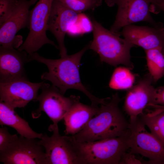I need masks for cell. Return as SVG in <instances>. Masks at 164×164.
I'll return each mask as SVG.
<instances>
[{"label": "cell", "instance_id": "obj_1", "mask_svg": "<svg viewBox=\"0 0 164 164\" xmlns=\"http://www.w3.org/2000/svg\"><path fill=\"white\" fill-rule=\"evenodd\" d=\"M89 44L78 52L61 57L58 59L46 58L36 52L28 55V61L35 60L45 64L48 71L41 75L42 80L50 81L64 95L70 89L78 90L84 94L90 100L91 105L98 107L105 103L107 98H100L92 94L82 84L80 79L79 68L81 59L89 49Z\"/></svg>", "mask_w": 164, "mask_h": 164}, {"label": "cell", "instance_id": "obj_2", "mask_svg": "<svg viewBox=\"0 0 164 164\" xmlns=\"http://www.w3.org/2000/svg\"><path fill=\"white\" fill-rule=\"evenodd\" d=\"M121 100L117 93L113 95L109 101L100 104L97 114L82 130L71 136L77 142H86L117 137L126 133L129 123L119 108Z\"/></svg>", "mask_w": 164, "mask_h": 164}, {"label": "cell", "instance_id": "obj_3", "mask_svg": "<svg viewBox=\"0 0 164 164\" xmlns=\"http://www.w3.org/2000/svg\"><path fill=\"white\" fill-rule=\"evenodd\" d=\"M93 40L89 43V49L96 52L101 60L116 66L124 64L130 70L134 68L131 60L130 51L135 46L125 38L104 28L93 19Z\"/></svg>", "mask_w": 164, "mask_h": 164}, {"label": "cell", "instance_id": "obj_4", "mask_svg": "<svg viewBox=\"0 0 164 164\" xmlns=\"http://www.w3.org/2000/svg\"><path fill=\"white\" fill-rule=\"evenodd\" d=\"M130 134L129 129L120 136L91 142H78L72 138L82 164H118L129 149Z\"/></svg>", "mask_w": 164, "mask_h": 164}, {"label": "cell", "instance_id": "obj_5", "mask_svg": "<svg viewBox=\"0 0 164 164\" xmlns=\"http://www.w3.org/2000/svg\"><path fill=\"white\" fill-rule=\"evenodd\" d=\"M54 0H39L29 12V32L18 49L28 55L36 52L44 45L50 44L59 49L58 46L46 36L50 15Z\"/></svg>", "mask_w": 164, "mask_h": 164}, {"label": "cell", "instance_id": "obj_6", "mask_svg": "<svg viewBox=\"0 0 164 164\" xmlns=\"http://www.w3.org/2000/svg\"><path fill=\"white\" fill-rule=\"evenodd\" d=\"M130 131L128 143L130 152L148 158L147 163L164 164V146L151 132L138 117L130 119Z\"/></svg>", "mask_w": 164, "mask_h": 164}, {"label": "cell", "instance_id": "obj_7", "mask_svg": "<svg viewBox=\"0 0 164 164\" xmlns=\"http://www.w3.org/2000/svg\"><path fill=\"white\" fill-rule=\"evenodd\" d=\"M48 130L52 135L45 134L38 141L45 150L47 164H82L71 136L60 135L57 124L51 125Z\"/></svg>", "mask_w": 164, "mask_h": 164}, {"label": "cell", "instance_id": "obj_8", "mask_svg": "<svg viewBox=\"0 0 164 164\" xmlns=\"http://www.w3.org/2000/svg\"><path fill=\"white\" fill-rule=\"evenodd\" d=\"M105 1L109 6L115 5L118 6L115 19L110 30L120 35L121 29L136 22H145L154 26L160 23L156 22L151 16V0H105Z\"/></svg>", "mask_w": 164, "mask_h": 164}, {"label": "cell", "instance_id": "obj_9", "mask_svg": "<svg viewBox=\"0 0 164 164\" xmlns=\"http://www.w3.org/2000/svg\"><path fill=\"white\" fill-rule=\"evenodd\" d=\"M44 150L35 139L20 135L0 151V161L5 164H47Z\"/></svg>", "mask_w": 164, "mask_h": 164}, {"label": "cell", "instance_id": "obj_10", "mask_svg": "<svg viewBox=\"0 0 164 164\" xmlns=\"http://www.w3.org/2000/svg\"><path fill=\"white\" fill-rule=\"evenodd\" d=\"M42 92L38 95L37 100L39 103V107L33 116L40 115L41 111L45 112L53 121V124L58 123L63 119L72 104L79 96L71 95L69 97L64 96L56 87L45 83L41 89Z\"/></svg>", "mask_w": 164, "mask_h": 164}, {"label": "cell", "instance_id": "obj_11", "mask_svg": "<svg viewBox=\"0 0 164 164\" xmlns=\"http://www.w3.org/2000/svg\"><path fill=\"white\" fill-rule=\"evenodd\" d=\"M37 0H18L9 17L0 25V46L18 49L22 44L16 34L20 29L29 28V8Z\"/></svg>", "mask_w": 164, "mask_h": 164}, {"label": "cell", "instance_id": "obj_12", "mask_svg": "<svg viewBox=\"0 0 164 164\" xmlns=\"http://www.w3.org/2000/svg\"><path fill=\"white\" fill-rule=\"evenodd\" d=\"M45 80L32 83L20 79L0 83V101L11 108H22L31 101H37L38 91Z\"/></svg>", "mask_w": 164, "mask_h": 164}, {"label": "cell", "instance_id": "obj_13", "mask_svg": "<svg viewBox=\"0 0 164 164\" xmlns=\"http://www.w3.org/2000/svg\"><path fill=\"white\" fill-rule=\"evenodd\" d=\"M79 14L57 0H54L53 2L47 30L50 32L55 37L61 57L67 55L64 43L65 37L70 26L76 22Z\"/></svg>", "mask_w": 164, "mask_h": 164}, {"label": "cell", "instance_id": "obj_14", "mask_svg": "<svg viewBox=\"0 0 164 164\" xmlns=\"http://www.w3.org/2000/svg\"><path fill=\"white\" fill-rule=\"evenodd\" d=\"M120 34L145 50L160 48L164 51V28L161 23L151 27L128 25L123 27Z\"/></svg>", "mask_w": 164, "mask_h": 164}, {"label": "cell", "instance_id": "obj_15", "mask_svg": "<svg viewBox=\"0 0 164 164\" xmlns=\"http://www.w3.org/2000/svg\"><path fill=\"white\" fill-rule=\"evenodd\" d=\"M153 80L149 74L128 90L124 108L130 119L138 117L143 113V110L146 107L152 104L156 91L152 85Z\"/></svg>", "mask_w": 164, "mask_h": 164}, {"label": "cell", "instance_id": "obj_16", "mask_svg": "<svg viewBox=\"0 0 164 164\" xmlns=\"http://www.w3.org/2000/svg\"><path fill=\"white\" fill-rule=\"evenodd\" d=\"M28 62V54L26 51L0 46V83L28 79L24 67Z\"/></svg>", "mask_w": 164, "mask_h": 164}, {"label": "cell", "instance_id": "obj_17", "mask_svg": "<svg viewBox=\"0 0 164 164\" xmlns=\"http://www.w3.org/2000/svg\"><path fill=\"white\" fill-rule=\"evenodd\" d=\"M80 100L74 103L63 118L66 135H74L80 132L98 113L99 107L84 104Z\"/></svg>", "mask_w": 164, "mask_h": 164}, {"label": "cell", "instance_id": "obj_18", "mask_svg": "<svg viewBox=\"0 0 164 164\" xmlns=\"http://www.w3.org/2000/svg\"><path fill=\"white\" fill-rule=\"evenodd\" d=\"M0 124L11 127L20 135L28 138L41 139L43 135L33 131L28 122L18 115L14 109L2 101L0 102Z\"/></svg>", "mask_w": 164, "mask_h": 164}, {"label": "cell", "instance_id": "obj_19", "mask_svg": "<svg viewBox=\"0 0 164 164\" xmlns=\"http://www.w3.org/2000/svg\"><path fill=\"white\" fill-rule=\"evenodd\" d=\"M138 117L152 134L164 146V110L159 108Z\"/></svg>", "mask_w": 164, "mask_h": 164}, {"label": "cell", "instance_id": "obj_20", "mask_svg": "<svg viewBox=\"0 0 164 164\" xmlns=\"http://www.w3.org/2000/svg\"><path fill=\"white\" fill-rule=\"evenodd\" d=\"M145 51L149 74L157 81L164 76V51L159 48Z\"/></svg>", "mask_w": 164, "mask_h": 164}, {"label": "cell", "instance_id": "obj_21", "mask_svg": "<svg viewBox=\"0 0 164 164\" xmlns=\"http://www.w3.org/2000/svg\"><path fill=\"white\" fill-rule=\"evenodd\" d=\"M128 67H119L114 70L109 83V87L114 90H125L131 88L135 77Z\"/></svg>", "mask_w": 164, "mask_h": 164}, {"label": "cell", "instance_id": "obj_22", "mask_svg": "<svg viewBox=\"0 0 164 164\" xmlns=\"http://www.w3.org/2000/svg\"><path fill=\"white\" fill-rule=\"evenodd\" d=\"M66 7L78 13L93 11L100 6L102 0H57Z\"/></svg>", "mask_w": 164, "mask_h": 164}, {"label": "cell", "instance_id": "obj_23", "mask_svg": "<svg viewBox=\"0 0 164 164\" xmlns=\"http://www.w3.org/2000/svg\"><path fill=\"white\" fill-rule=\"evenodd\" d=\"M18 0H0V25L11 16Z\"/></svg>", "mask_w": 164, "mask_h": 164}, {"label": "cell", "instance_id": "obj_24", "mask_svg": "<svg viewBox=\"0 0 164 164\" xmlns=\"http://www.w3.org/2000/svg\"><path fill=\"white\" fill-rule=\"evenodd\" d=\"M18 136L16 134L12 135L6 127L0 128V151L4 150Z\"/></svg>", "mask_w": 164, "mask_h": 164}, {"label": "cell", "instance_id": "obj_25", "mask_svg": "<svg viewBox=\"0 0 164 164\" xmlns=\"http://www.w3.org/2000/svg\"><path fill=\"white\" fill-rule=\"evenodd\" d=\"M77 22L82 34L88 33L93 30L92 22L85 14L83 13L78 14Z\"/></svg>", "mask_w": 164, "mask_h": 164}, {"label": "cell", "instance_id": "obj_26", "mask_svg": "<svg viewBox=\"0 0 164 164\" xmlns=\"http://www.w3.org/2000/svg\"><path fill=\"white\" fill-rule=\"evenodd\" d=\"M155 105L164 106V87L156 89L152 104L149 107Z\"/></svg>", "mask_w": 164, "mask_h": 164}, {"label": "cell", "instance_id": "obj_27", "mask_svg": "<svg viewBox=\"0 0 164 164\" xmlns=\"http://www.w3.org/2000/svg\"><path fill=\"white\" fill-rule=\"evenodd\" d=\"M134 154L130 152L129 153L126 152L122 156L119 164H141L140 161L137 159Z\"/></svg>", "mask_w": 164, "mask_h": 164}, {"label": "cell", "instance_id": "obj_28", "mask_svg": "<svg viewBox=\"0 0 164 164\" xmlns=\"http://www.w3.org/2000/svg\"><path fill=\"white\" fill-rule=\"evenodd\" d=\"M162 0H151L150 12L155 14L158 13L160 11V7Z\"/></svg>", "mask_w": 164, "mask_h": 164}, {"label": "cell", "instance_id": "obj_29", "mask_svg": "<svg viewBox=\"0 0 164 164\" xmlns=\"http://www.w3.org/2000/svg\"><path fill=\"white\" fill-rule=\"evenodd\" d=\"M160 10H162L164 12V0H162V3L160 7Z\"/></svg>", "mask_w": 164, "mask_h": 164}]
</instances>
